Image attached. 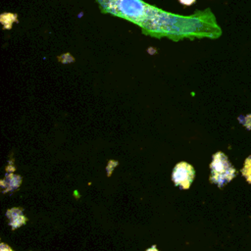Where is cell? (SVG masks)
<instances>
[{
    "instance_id": "obj_4",
    "label": "cell",
    "mask_w": 251,
    "mask_h": 251,
    "mask_svg": "<svg viewBox=\"0 0 251 251\" xmlns=\"http://www.w3.org/2000/svg\"><path fill=\"white\" fill-rule=\"evenodd\" d=\"M1 251H12V250H11V248L9 246H7L6 244L2 243L1 244Z\"/></svg>"
},
{
    "instance_id": "obj_3",
    "label": "cell",
    "mask_w": 251,
    "mask_h": 251,
    "mask_svg": "<svg viewBox=\"0 0 251 251\" xmlns=\"http://www.w3.org/2000/svg\"><path fill=\"white\" fill-rule=\"evenodd\" d=\"M242 174L245 176V178L251 182V156L248 157L245 161V165L244 168L242 170Z\"/></svg>"
},
{
    "instance_id": "obj_6",
    "label": "cell",
    "mask_w": 251,
    "mask_h": 251,
    "mask_svg": "<svg viewBox=\"0 0 251 251\" xmlns=\"http://www.w3.org/2000/svg\"><path fill=\"white\" fill-rule=\"evenodd\" d=\"M147 251H158L157 250V248H156V246H152L151 248H149V249H147Z\"/></svg>"
},
{
    "instance_id": "obj_1",
    "label": "cell",
    "mask_w": 251,
    "mask_h": 251,
    "mask_svg": "<svg viewBox=\"0 0 251 251\" xmlns=\"http://www.w3.org/2000/svg\"><path fill=\"white\" fill-rule=\"evenodd\" d=\"M211 177L210 180L219 186H223L235 176V170L228 162L226 156L222 152H217L213 156V161L210 165Z\"/></svg>"
},
{
    "instance_id": "obj_2",
    "label": "cell",
    "mask_w": 251,
    "mask_h": 251,
    "mask_svg": "<svg viewBox=\"0 0 251 251\" xmlns=\"http://www.w3.org/2000/svg\"><path fill=\"white\" fill-rule=\"evenodd\" d=\"M172 178L176 185L180 186L183 189H187L194 178V169L191 165L185 162H180L176 165Z\"/></svg>"
},
{
    "instance_id": "obj_5",
    "label": "cell",
    "mask_w": 251,
    "mask_h": 251,
    "mask_svg": "<svg viewBox=\"0 0 251 251\" xmlns=\"http://www.w3.org/2000/svg\"><path fill=\"white\" fill-rule=\"evenodd\" d=\"M179 1L185 5H191L195 2V0H179Z\"/></svg>"
}]
</instances>
